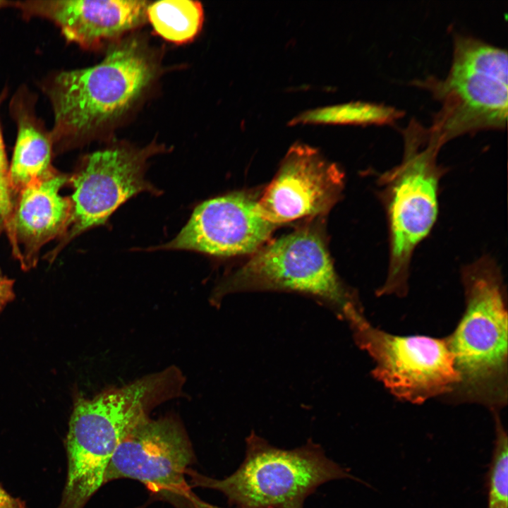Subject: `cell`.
Masks as SVG:
<instances>
[{"instance_id":"obj_11","label":"cell","mask_w":508,"mask_h":508,"mask_svg":"<svg viewBox=\"0 0 508 508\" xmlns=\"http://www.w3.org/2000/svg\"><path fill=\"white\" fill-rule=\"evenodd\" d=\"M344 174L315 148L291 146L258 199L262 217L278 226L326 214L341 197Z\"/></svg>"},{"instance_id":"obj_17","label":"cell","mask_w":508,"mask_h":508,"mask_svg":"<svg viewBox=\"0 0 508 508\" xmlns=\"http://www.w3.org/2000/svg\"><path fill=\"white\" fill-rule=\"evenodd\" d=\"M394 107L365 102L318 108L294 117L290 123L372 124L389 123L403 115Z\"/></svg>"},{"instance_id":"obj_13","label":"cell","mask_w":508,"mask_h":508,"mask_svg":"<svg viewBox=\"0 0 508 508\" xmlns=\"http://www.w3.org/2000/svg\"><path fill=\"white\" fill-rule=\"evenodd\" d=\"M149 2L137 0H28L13 1L27 18L53 22L66 40L95 49L143 25Z\"/></svg>"},{"instance_id":"obj_16","label":"cell","mask_w":508,"mask_h":508,"mask_svg":"<svg viewBox=\"0 0 508 508\" xmlns=\"http://www.w3.org/2000/svg\"><path fill=\"white\" fill-rule=\"evenodd\" d=\"M147 18L159 36L179 44L197 36L202 26L204 12L199 1H159L149 4Z\"/></svg>"},{"instance_id":"obj_8","label":"cell","mask_w":508,"mask_h":508,"mask_svg":"<svg viewBox=\"0 0 508 508\" xmlns=\"http://www.w3.org/2000/svg\"><path fill=\"white\" fill-rule=\"evenodd\" d=\"M345 320L373 361V375L395 397L421 404L452 394L459 376L446 338L388 333L372 325L361 308Z\"/></svg>"},{"instance_id":"obj_24","label":"cell","mask_w":508,"mask_h":508,"mask_svg":"<svg viewBox=\"0 0 508 508\" xmlns=\"http://www.w3.org/2000/svg\"><path fill=\"white\" fill-rule=\"evenodd\" d=\"M13 1H0V9L7 6H12Z\"/></svg>"},{"instance_id":"obj_2","label":"cell","mask_w":508,"mask_h":508,"mask_svg":"<svg viewBox=\"0 0 508 508\" xmlns=\"http://www.w3.org/2000/svg\"><path fill=\"white\" fill-rule=\"evenodd\" d=\"M465 309L446 339L459 382L450 395L499 412L507 404V308L501 270L483 256L461 271Z\"/></svg>"},{"instance_id":"obj_6","label":"cell","mask_w":508,"mask_h":508,"mask_svg":"<svg viewBox=\"0 0 508 508\" xmlns=\"http://www.w3.org/2000/svg\"><path fill=\"white\" fill-rule=\"evenodd\" d=\"M416 84L441 103L430 136L441 145L466 133L502 128L507 118V50L472 36L455 34L452 64L443 79Z\"/></svg>"},{"instance_id":"obj_23","label":"cell","mask_w":508,"mask_h":508,"mask_svg":"<svg viewBox=\"0 0 508 508\" xmlns=\"http://www.w3.org/2000/svg\"><path fill=\"white\" fill-rule=\"evenodd\" d=\"M190 502L193 508H223L202 500L193 492L190 496Z\"/></svg>"},{"instance_id":"obj_12","label":"cell","mask_w":508,"mask_h":508,"mask_svg":"<svg viewBox=\"0 0 508 508\" xmlns=\"http://www.w3.org/2000/svg\"><path fill=\"white\" fill-rule=\"evenodd\" d=\"M258 199L247 192H234L207 200L195 207L176 236L160 248L224 257L254 253L276 228L260 214Z\"/></svg>"},{"instance_id":"obj_20","label":"cell","mask_w":508,"mask_h":508,"mask_svg":"<svg viewBox=\"0 0 508 508\" xmlns=\"http://www.w3.org/2000/svg\"><path fill=\"white\" fill-rule=\"evenodd\" d=\"M14 281L0 273V314L15 298Z\"/></svg>"},{"instance_id":"obj_14","label":"cell","mask_w":508,"mask_h":508,"mask_svg":"<svg viewBox=\"0 0 508 508\" xmlns=\"http://www.w3.org/2000/svg\"><path fill=\"white\" fill-rule=\"evenodd\" d=\"M68 181V176L56 171L30 184L14 198L4 229L13 255L24 270L34 267L42 247L66 229L72 203L60 190Z\"/></svg>"},{"instance_id":"obj_9","label":"cell","mask_w":508,"mask_h":508,"mask_svg":"<svg viewBox=\"0 0 508 508\" xmlns=\"http://www.w3.org/2000/svg\"><path fill=\"white\" fill-rule=\"evenodd\" d=\"M185 429L175 418L138 423L122 440L107 468L104 485L130 478L177 508H193L186 476L194 460Z\"/></svg>"},{"instance_id":"obj_22","label":"cell","mask_w":508,"mask_h":508,"mask_svg":"<svg viewBox=\"0 0 508 508\" xmlns=\"http://www.w3.org/2000/svg\"><path fill=\"white\" fill-rule=\"evenodd\" d=\"M8 205L0 196V234L5 229L6 223L11 212Z\"/></svg>"},{"instance_id":"obj_7","label":"cell","mask_w":508,"mask_h":508,"mask_svg":"<svg viewBox=\"0 0 508 508\" xmlns=\"http://www.w3.org/2000/svg\"><path fill=\"white\" fill-rule=\"evenodd\" d=\"M246 290H282L308 294L331 306L343 318L359 307L341 282L322 231L307 226L261 247L214 290L212 299Z\"/></svg>"},{"instance_id":"obj_10","label":"cell","mask_w":508,"mask_h":508,"mask_svg":"<svg viewBox=\"0 0 508 508\" xmlns=\"http://www.w3.org/2000/svg\"><path fill=\"white\" fill-rule=\"evenodd\" d=\"M159 149L154 145L144 148L116 145L84 159L69 179L73 189L71 214L59 245L49 254L51 260L77 236L104 224L129 198L141 192H157L145 179V172L147 159Z\"/></svg>"},{"instance_id":"obj_5","label":"cell","mask_w":508,"mask_h":508,"mask_svg":"<svg viewBox=\"0 0 508 508\" xmlns=\"http://www.w3.org/2000/svg\"><path fill=\"white\" fill-rule=\"evenodd\" d=\"M246 444L245 458L233 473L217 479L189 469L190 487L219 491L237 508H303L306 499L323 483L357 480L312 440L284 449L253 432Z\"/></svg>"},{"instance_id":"obj_4","label":"cell","mask_w":508,"mask_h":508,"mask_svg":"<svg viewBox=\"0 0 508 508\" xmlns=\"http://www.w3.org/2000/svg\"><path fill=\"white\" fill-rule=\"evenodd\" d=\"M152 387L138 379L92 398L78 395L65 440L67 478L57 508H84L104 485L108 464L123 437L157 406Z\"/></svg>"},{"instance_id":"obj_19","label":"cell","mask_w":508,"mask_h":508,"mask_svg":"<svg viewBox=\"0 0 508 508\" xmlns=\"http://www.w3.org/2000/svg\"><path fill=\"white\" fill-rule=\"evenodd\" d=\"M2 97H0V104ZM8 167L5 146L0 125V196L11 207L13 203V197L8 180Z\"/></svg>"},{"instance_id":"obj_1","label":"cell","mask_w":508,"mask_h":508,"mask_svg":"<svg viewBox=\"0 0 508 508\" xmlns=\"http://www.w3.org/2000/svg\"><path fill=\"white\" fill-rule=\"evenodd\" d=\"M156 74L152 56L135 39L114 45L97 65L52 74L42 85L54 112V149L75 147L118 121Z\"/></svg>"},{"instance_id":"obj_3","label":"cell","mask_w":508,"mask_h":508,"mask_svg":"<svg viewBox=\"0 0 508 508\" xmlns=\"http://www.w3.org/2000/svg\"><path fill=\"white\" fill-rule=\"evenodd\" d=\"M403 135L401 163L378 182L389 232L387 274L378 296L407 293L414 250L437 220L440 181L445 171L437 158L442 146L429 136L428 129L412 119Z\"/></svg>"},{"instance_id":"obj_18","label":"cell","mask_w":508,"mask_h":508,"mask_svg":"<svg viewBox=\"0 0 508 508\" xmlns=\"http://www.w3.org/2000/svg\"><path fill=\"white\" fill-rule=\"evenodd\" d=\"M495 423V441L488 473V508H508L507 434L497 412H493Z\"/></svg>"},{"instance_id":"obj_21","label":"cell","mask_w":508,"mask_h":508,"mask_svg":"<svg viewBox=\"0 0 508 508\" xmlns=\"http://www.w3.org/2000/svg\"><path fill=\"white\" fill-rule=\"evenodd\" d=\"M0 508H26L24 501L11 495L0 485Z\"/></svg>"},{"instance_id":"obj_15","label":"cell","mask_w":508,"mask_h":508,"mask_svg":"<svg viewBox=\"0 0 508 508\" xmlns=\"http://www.w3.org/2000/svg\"><path fill=\"white\" fill-rule=\"evenodd\" d=\"M34 96L19 90L11 101V112L17 125V138L8 180L13 197L30 184L56 170L52 164L53 142L51 132L37 116Z\"/></svg>"}]
</instances>
